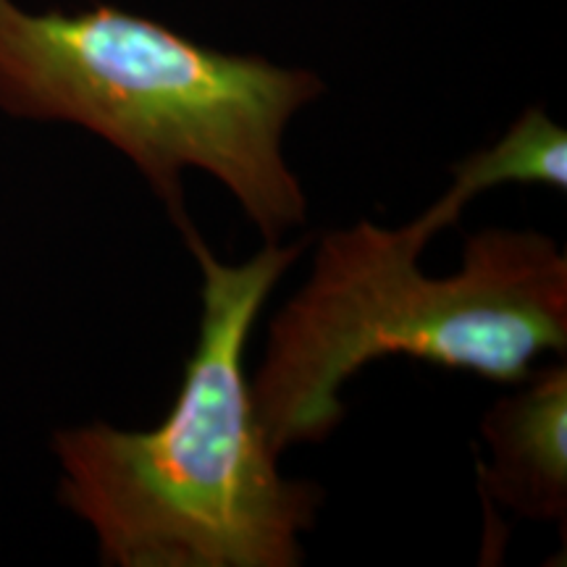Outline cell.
Masks as SVG:
<instances>
[{"label": "cell", "instance_id": "6da1fadb", "mask_svg": "<svg viewBox=\"0 0 567 567\" xmlns=\"http://www.w3.org/2000/svg\"><path fill=\"white\" fill-rule=\"evenodd\" d=\"M182 239L200 268V329L163 423L61 429L59 499L95 530L111 567H297L323 488L284 478L255 417L247 342L302 243H266L245 264L218 260L193 224Z\"/></svg>", "mask_w": 567, "mask_h": 567}, {"label": "cell", "instance_id": "7a4b0ae2", "mask_svg": "<svg viewBox=\"0 0 567 567\" xmlns=\"http://www.w3.org/2000/svg\"><path fill=\"white\" fill-rule=\"evenodd\" d=\"M434 239L413 218L358 221L316 247L308 281L268 323L252 405L268 450L323 442L344 421L339 389L392 354L520 384L542 354L567 350V255L530 229L465 239L450 276L421 271Z\"/></svg>", "mask_w": 567, "mask_h": 567}, {"label": "cell", "instance_id": "3957f363", "mask_svg": "<svg viewBox=\"0 0 567 567\" xmlns=\"http://www.w3.org/2000/svg\"><path fill=\"white\" fill-rule=\"evenodd\" d=\"M321 95L313 71L213 51L113 6L32 13L0 0V109L109 142L179 231L193 224L187 168L224 184L266 243L305 226L308 197L284 155V134Z\"/></svg>", "mask_w": 567, "mask_h": 567}, {"label": "cell", "instance_id": "277c9868", "mask_svg": "<svg viewBox=\"0 0 567 567\" xmlns=\"http://www.w3.org/2000/svg\"><path fill=\"white\" fill-rule=\"evenodd\" d=\"M492 460L478 457L486 507L538 523L567 520V365L534 368L481 421Z\"/></svg>", "mask_w": 567, "mask_h": 567}, {"label": "cell", "instance_id": "5b68a950", "mask_svg": "<svg viewBox=\"0 0 567 567\" xmlns=\"http://www.w3.org/2000/svg\"><path fill=\"white\" fill-rule=\"evenodd\" d=\"M450 189L425 208L417 221L431 234L450 229L460 221L467 203L502 184L567 187V134L542 109H528L492 147L457 161Z\"/></svg>", "mask_w": 567, "mask_h": 567}]
</instances>
